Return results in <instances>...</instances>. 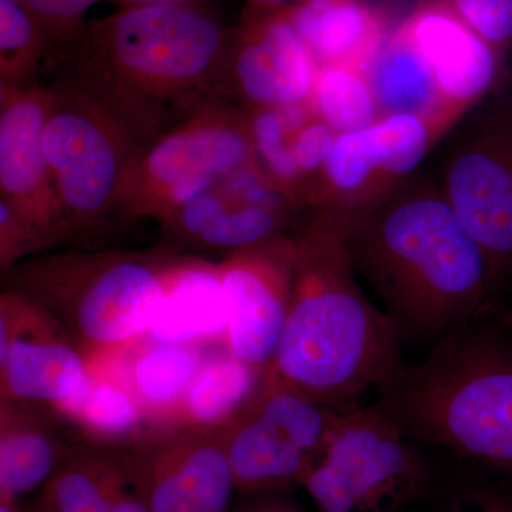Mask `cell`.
Returning <instances> with one entry per match:
<instances>
[{
    "instance_id": "obj_29",
    "label": "cell",
    "mask_w": 512,
    "mask_h": 512,
    "mask_svg": "<svg viewBox=\"0 0 512 512\" xmlns=\"http://www.w3.org/2000/svg\"><path fill=\"white\" fill-rule=\"evenodd\" d=\"M458 15L505 60L512 49V0H448Z\"/></svg>"
},
{
    "instance_id": "obj_16",
    "label": "cell",
    "mask_w": 512,
    "mask_h": 512,
    "mask_svg": "<svg viewBox=\"0 0 512 512\" xmlns=\"http://www.w3.org/2000/svg\"><path fill=\"white\" fill-rule=\"evenodd\" d=\"M402 26L433 70L450 134L497 89L504 59L448 0H421Z\"/></svg>"
},
{
    "instance_id": "obj_32",
    "label": "cell",
    "mask_w": 512,
    "mask_h": 512,
    "mask_svg": "<svg viewBox=\"0 0 512 512\" xmlns=\"http://www.w3.org/2000/svg\"><path fill=\"white\" fill-rule=\"evenodd\" d=\"M447 512H512V498L491 491L467 490L454 498Z\"/></svg>"
},
{
    "instance_id": "obj_14",
    "label": "cell",
    "mask_w": 512,
    "mask_h": 512,
    "mask_svg": "<svg viewBox=\"0 0 512 512\" xmlns=\"http://www.w3.org/2000/svg\"><path fill=\"white\" fill-rule=\"evenodd\" d=\"M52 90L2 86L0 190L37 247L70 231L43 150Z\"/></svg>"
},
{
    "instance_id": "obj_37",
    "label": "cell",
    "mask_w": 512,
    "mask_h": 512,
    "mask_svg": "<svg viewBox=\"0 0 512 512\" xmlns=\"http://www.w3.org/2000/svg\"><path fill=\"white\" fill-rule=\"evenodd\" d=\"M0 512H23L16 498L0 497Z\"/></svg>"
},
{
    "instance_id": "obj_2",
    "label": "cell",
    "mask_w": 512,
    "mask_h": 512,
    "mask_svg": "<svg viewBox=\"0 0 512 512\" xmlns=\"http://www.w3.org/2000/svg\"><path fill=\"white\" fill-rule=\"evenodd\" d=\"M356 274L382 299L403 339L431 348L490 302V261L439 181L414 174L384 200L346 215Z\"/></svg>"
},
{
    "instance_id": "obj_9",
    "label": "cell",
    "mask_w": 512,
    "mask_h": 512,
    "mask_svg": "<svg viewBox=\"0 0 512 512\" xmlns=\"http://www.w3.org/2000/svg\"><path fill=\"white\" fill-rule=\"evenodd\" d=\"M480 106L461 121L439 184L483 248L497 284L512 271V106L508 99Z\"/></svg>"
},
{
    "instance_id": "obj_20",
    "label": "cell",
    "mask_w": 512,
    "mask_h": 512,
    "mask_svg": "<svg viewBox=\"0 0 512 512\" xmlns=\"http://www.w3.org/2000/svg\"><path fill=\"white\" fill-rule=\"evenodd\" d=\"M291 16L318 67H366L389 32L382 13L367 0H299Z\"/></svg>"
},
{
    "instance_id": "obj_34",
    "label": "cell",
    "mask_w": 512,
    "mask_h": 512,
    "mask_svg": "<svg viewBox=\"0 0 512 512\" xmlns=\"http://www.w3.org/2000/svg\"><path fill=\"white\" fill-rule=\"evenodd\" d=\"M235 512H302L295 505L279 500L256 501V503L244 505Z\"/></svg>"
},
{
    "instance_id": "obj_1",
    "label": "cell",
    "mask_w": 512,
    "mask_h": 512,
    "mask_svg": "<svg viewBox=\"0 0 512 512\" xmlns=\"http://www.w3.org/2000/svg\"><path fill=\"white\" fill-rule=\"evenodd\" d=\"M348 218L316 212L295 235V275L284 333L265 370L338 413L380 389L404 366L403 335L357 282L346 244Z\"/></svg>"
},
{
    "instance_id": "obj_30",
    "label": "cell",
    "mask_w": 512,
    "mask_h": 512,
    "mask_svg": "<svg viewBox=\"0 0 512 512\" xmlns=\"http://www.w3.org/2000/svg\"><path fill=\"white\" fill-rule=\"evenodd\" d=\"M46 26L53 39H70L84 28V16L101 0H19Z\"/></svg>"
},
{
    "instance_id": "obj_17",
    "label": "cell",
    "mask_w": 512,
    "mask_h": 512,
    "mask_svg": "<svg viewBox=\"0 0 512 512\" xmlns=\"http://www.w3.org/2000/svg\"><path fill=\"white\" fill-rule=\"evenodd\" d=\"M239 93L256 109L308 104L318 64L293 25L291 6L249 8L231 33L227 66Z\"/></svg>"
},
{
    "instance_id": "obj_31",
    "label": "cell",
    "mask_w": 512,
    "mask_h": 512,
    "mask_svg": "<svg viewBox=\"0 0 512 512\" xmlns=\"http://www.w3.org/2000/svg\"><path fill=\"white\" fill-rule=\"evenodd\" d=\"M228 208V201L214 190L204 192L200 197L185 204L175 214L171 224L177 225L178 231L185 238L200 242L202 235L215 224Z\"/></svg>"
},
{
    "instance_id": "obj_5",
    "label": "cell",
    "mask_w": 512,
    "mask_h": 512,
    "mask_svg": "<svg viewBox=\"0 0 512 512\" xmlns=\"http://www.w3.org/2000/svg\"><path fill=\"white\" fill-rule=\"evenodd\" d=\"M164 269L130 252L49 256L8 272L15 291L52 313L87 359L134 348L153 328Z\"/></svg>"
},
{
    "instance_id": "obj_23",
    "label": "cell",
    "mask_w": 512,
    "mask_h": 512,
    "mask_svg": "<svg viewBox=\"0 0 512 512\" xmlns=\"http://www.w3.org/2000/svg\"><path fill=\"white\" fill-rule=\"evenodd\" d=\"M212 348L146 338L124 356L128 382L156 433L175 429L185 397Z\"/></svg>"
},
{
    "instance_id": "obj_6",
    "label": "cell",
    "mask_w": 512,
    "mask_h": 512,
    "mask_svg": "<svg viewBox=\"0 0 512 512\" xmlns=\"http://www.w3.org/2000/svg\"><path fill=\"white\" fill-rule=\"evenodd\" d=\"M131 120L86 83L52 90L43 150L69 229L94 224L119 201L140 150Z\"/></svg>"
},
{
    "instance_id": "obj_35",
    "label": "cell",
    "mask_w": 512,
    "mask_h": 512,
    "mask_svg": "<svg viewBox=\"0 0 512 512\" xmlns=\"http://www.w3.org/2000/svg\"><path fill=\"white\" fill-rule=\"evenodd\" d=\"M123 6L141 5H197L198 0H114Z\"/></svg>"
},
{
    "instance_id": "obj_21",
    "label": "cell",
    "mask_w": 512,
    "mask_h": 512,
    "mask_svg": "<svg viewBox=\"0 0 512 512\" xmlns=\"http://www.w3.org/2000/svg\"><path fill=\"white\" fill-rule=\"evenodd\" d=\"M380 117L413 116L448 136L436 77L402 23L389 30L366 66Z\"/></svg>"
},
{
    "instance_id": "obj_3",
    "label": "cell",
    "mask_w": 512,
    "mask_h": 512,
    "mask_svg": "<svg viewBox=\"0 0 512 512\" xmlns=\"http://www.w3.org/2000/svg\"><path fill=\"white\" fill-rule=\"evenodd\" d=\"M376 404L407 439L512 476V313L485 303L380 387Z\"/></svg>"
},
{
    "instance_id": "obj_25",
    "label": "cell",
    "mask_w": 512,
    "mask_h": 512,
    "mask_svg": "<svg viewBox=\"0 0 512 512\" xmlns=\"http://www.w3.org/2000/svg\"><path fill=\"white\" fill-rule=\"evenodd\" d=\"M130 487L119 451L74 448L43 487L36 512H110Z\"/></svg>"
},
{
    "instance_id": "obj_12",
    "label": "cell",
    "mask_w": 512,
    "mask_h": 512,
    "mask_svg": "<svg viewBox=\"0 0 512 512\" xmlns=\"http://www.w3.org/2000/svg\"><path fill=\"white\" fill-rule=\"evenodd\" d=\"M87 357L62 323L39 303L9 288L0 298L2 402L53 410L82 386Z\"/></svg>"
},
{
    "instance_id": "obj_36",
    "label": "cell",
    "mask_w": 512,
    "mask_h": 512,
    "mask_svg": "<svg viewBox=\"0 0 512 512\" xmlns=\"http://www.w3.org/2000/svg\"><path fill=\"white\" fill-rule=\"evenodd\" d=\"M251 8L255 9H279L295 5L299 0H248Z\"/></svg>"
},
{
    "instance_id": "obj_13",
    "label": "cell",
    "mask_w": 512,
    "mask_h": 512,
    "mask_svg": "<svg viewBox=\"0 0 512 512\" xmlns=\"http://www.w3.org/2000/svg\"><path fill=\"white\" fill-rule=\"evenodd\" d=\"M117 451L150 512H228L237 485L218 431L167 430Z\"/></svg>"
},
{
    "instance_id": "obj_4",
    "label": "cell",
    "mask_w": 512,
    "mask_h": 512,
    "mask_svg": "<svg viewBox=\"0 0 512 512\" xmlns=\"http://www.w3.org/2000/svg\"><path fill=\"white\" fill-rule=\"evenodd\" d=\"M229 40L231 32L198 5H141L84 26L73 42L86 73L104 79L90 84L113 90L104 96L113 103L121 97L127 111L130 97L140 106L141 96L200 87L227 66Z\"/></svg>"
},
{
    "instance_id": "obj_24",
    "label": "cell",
    "mask_w": 512,
    "mask_h": 512,
    "mask_svg": "<svg viewBox=\"0 0 512 512\" xmlns=\"http://www.w3.org/2000/svg\"><path fill=\"white\" fill-rule=\"evenodd\" d=\"M265 370L232 355L211 350L185 397L175 429L220 431L254 400Z\"/></svg>"
},
{
    "instance_id": "obj_7",
    "label": "cell",
    "mask_w": 512,
    "mask_h": 512,
    "mask_svg": "<svg viewBox=\"0 0 512 512\" xmlns=\"http://www.w3.org/2000/svg\"><path fill=\"white\" fill-rule=\"evenodd\" d=\"M377 404L339 413L302 485L319 512H397L420 494L426 468Z\"/></svg>"
},
{
    "instance_id": "obj_22",
    "label": "cell",
    "mask_w": 512,
    "mask_h": 512,
    "mask_svg": "<svg viewBox=\"0 0 512 512\" xmlns=\"http://www.w3.org/2000/svg\"><path fill=\"white\" fill-rule=\"evenodd\" d=\"M22 402L0 404V497L16 498L45 487L69 456L53 429L52 412Z\"/></svg>"
},
{
    "instance_id": "obj_19",
    "label": "cell",
    "mask_w": 512,
    "mask_h": 512,
    "mask_svg": "<svg viewBox=\"0 0 512 512\" xmlns=\"http://www.w3.org/2000/svg\"><path fill=\"white\" fill-rule=\"evenodd\" d=\"M228 312L220 266L178 262L164 269V299L147 338L156 343L227 345Z\"/></svg>"
},
{
    "instance_id": "obj_28",
    "label": "cell",
    "mask_w": 512,
    "mask_h": 512,
    "mask_svg": "<svg viewBox=\"0 0 512 512\" xmlns=\"http://www.w3.org/2000/svg\"><path fill=\"white\" fill-rule=\"evenodd\" d=\"M338 134L318 119L311 110H306L296 121L291 131V150L295 163L305 181L302 205H305L309 191L318 181L326 161L332 153Z\"/></svg>"
},
{
    "instance_id": "obj_18",
    "label": "cell",
    "mask_w": 512,
    "mask_h": 512,
    "mask_svg": "<svg viewBox=\"0 0 512 512\" xmlns=\"http://www.w3.org/2000/svg\"><path fill=\"white\" fill-rule=\"evenodd\" d=\"M128 350L87 359L86 379L72 397L50 410L83 434L90 446L128 450L156 437L124 369Z\"/></svg>"
},
{
    "instance_id": "obj_27",
    "label": "cell",
    "mask_w": 512,
    "mask_h": 512,
    "mask_svg": "<svg viewBox=\"0 0 512 512\" xmlns=\"http://www.w3.org/2000/svg\"><path fill=\"white\" fill-rule=\"evenodd\" d=\"M52 35L19 0H0V70L2 86H22L36 69Z\"/></svg>"
},
{
    "instance_id": "obj_10",
    "label": "cell",
    "mask_w": 512,
    "mask_h": 512,
    "mask_svg": "<svg viewBox=\"0 0 512 512\" xmlns=\"http://www.w3.org/2000/svg\"><path fill=\"white\" fill-rule=\"evenodd\" d=\"M338 414L265 372L247 409L218 431L237 490L301 484L322 456Z\"/></svg>"
},
{
    "instance_id": "obj_15",
    "label": "cell",
    "mask_w": 512,
    "mask_h": 512,
    "mask_svg": "<svg viewBox=\"0 0 512 512\" xmlns=\"http://www.w3.org/2000/svg\"><path fill=\"white\" fill-rule=\"evenodd\" d=\"M295 256V237H282L232 252L220 265L229 352L259 369L271 365L284 333Z\"/></svg>"
},
{
    "instance_id": "obj_38",
    "label": "cell",
    "mask_w": 512,
    "mask_h": 512,
    "mask_svg": "<svg viewBox=\"0 0 512 512\" xmlns=\"http://www.w3.org/2000/svg\"><path fill=\"white\" fill-rule=\"evenodd\" d=\"M508 101H510L511 106H512V96L510 97V99H508Z\"/></svg>"
},
{
    "instance_id": "obj_8",
    "label": "cell",
    "mask_w": 512,
    "mask_h": 512,
    "mask_svg": "<svg viewBox=\"0 0 512 512\" xmlns=\"http://www.w3.org/2000/svg\"><path fill=\"white\" fill-rule=\"evenodd\" d=\"M251 170L259 168L249 119L227 110L205 111L140 147L124 174L117 204L171 222L188 202Z\"/></svg>"
},
{
    "instance_id": "obj_26",
    "label": "cell",
    "mask_w": 512,
    "mask_h": 512,
    "mask_svg": "<svg viewBox=\"0 0 512 512\" xmlns=\"http://www.w3.org/2000/svg\"><path fill=\"white\" fill-rule=\"evenodd\" d=\"M306 106L338 136L363 130L380 119L366 67L357 64L318 67Z\"/></svg>"
},
{
    "instance_id": "obj_11",
    "label": "cell",
    "mask_w": 512,
    "mask_h": 512,
    "mask_svg": "<svg viewBox=\"0 0 512 512\" xmlns=\"http://www.w3.org/2000/svg\"><path fill=\"white\" fill-rule=\"evenodd\" d=\"M440 140L436 128L413 116L380 117L363 130L340 134L305 205L359 214L412 178Z\"/></svg>"
},
{
    "instance_id": "obj_33",
    "label": "cell",
    "mask_w": 512,
    "mask_h": 512,
    "mask_svg": "<svg viewBox=\"0 0 512 512\" xmlns=\"http://www.w3.org/2000/svg\"><path fill=\"white\" fill-rule=\"evenodd\" d=\"M110 512H150V510H148L143 498L138 495L136 488L131 484L126 493L117 498Z\"/></svg>"
}]
</instances>
